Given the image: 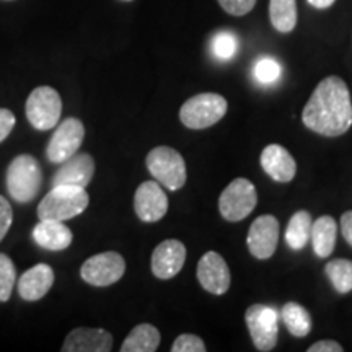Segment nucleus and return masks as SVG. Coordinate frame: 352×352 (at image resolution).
<instances>
[{
  "instance_id": "nucleus-1",
  "label": "nucleus",
  "mask_w": 352,
  "mask_h": 352,
  "mask_svg": "<svg viewBox=\"0 0 352 352\" xmlns=\"http://www.w3.org/2000/svg\"><path fill=\"white\" fill-rule=\"evenodd\" d=\"M302 121L324 138L346 134L352 126V100L346 82L336 76L323 78L303 108Z\"/></svg>"
},
{
  "instance_id": "nucleus-2",
  "label": "nucleus",
  "mask_w": 352,
  "mask_h": 352,
  "mask_svg": "<svg viewBox=\"0 0 352 352\" xmlns=\"http://www.w3.org/2000/svg\"><path fill=\"white\" fill-rule=\"evenodd\" d=\"M90 204V196L85 188L52 186L38 206L39 220H65L77 217Z\"/></svg>"
},
{
  "instance_id": "nucleus-3",
  "label": "nucleus",
  "mask_w": 352,
  "mask_h": 352,
  "mask_svg": "<svg viewBox=\"0 0 352 352\" xmlns=\"http://www.w3.org/2000/svg\"><path fill=\"white\" fill-rule=\"evenodd\" d=\"M43 171L38 160L28 153L15 157L7 168V191L13 201L28 204L38 196Z\"/></svg>"
},
{
  "instance_id": "nucleus-4",
  "label": "nucleus",
  "mask_w": 352,
  "mask_h": 352,
  "mask_svg": "<svg viewBox=\"0 0 352 352\" xmlns=\"http://www.w3.org/2000/svg\"><path fill=\"white\" fill-rule=\"evenodd\" d=\"M145 164L155 182L170 191H178L186 184V164L182 153L175 148L166 145L152 148L145 158Z\"/></svg>"
},
{
  "instance_id": "nucleus-5",
  "label": "nucleus",
  "mask_w": 352,
  "mask_h": 352,
  "mask_svg": "<svg viewBox=\"0 0 352 352\" xmlns=\"http://www.w3.org/2000/svg\"><path fill=\"white\" fill-rule=\"evenodd\" d=\"M227 100L219 94H199L186 100L179 109V120L188 129H206L226 116Z\"/></svg>"
},
{
  "instance_id": "nucleus-6",
  "label": "nucleus",
  "mask_w": 352,
  "mask_h": 352,
  "mask_svg": "<svg viewBox=\"0 0 352 352\" xmlns=\"http://www.w3.org/2000/svg\"><path fill=\"white\" fill-rule=\"evenodd\" d=\"M258 195L254 184L246 178H236L219 197L220 215L228 222H240L256 208Z\"/></svg>"
},
{
  "instance_id": "nucleus-7",
  "label": "nucleus",
  "mask_w": 352,
  "mask_h": 352,
  "mask_svg": "<svg viewBox=\"0 0 352 352\" xmlns=\"http://www.w3.org/2000/svg\"><path fill=\"white\" fill-rule=\"evenodd\" d=\"M63 100L52 87H38L26 100V118L38 131H50L60 120Z\"/></svg>"
},
{
  "instance_id": "nucleus-8",
  "label": "nucleus",
  "mask_w": 352,
  "mask_h": 352,
  "mask_svg": "<svg viewBox=\"0 0 352 352\" xmlns=\"http://www.w3.org/2000/svg\"><path fill=\"white\" fill-rule=\"evenodd\" d=\"M245 321L253 344L258 351L270 352L274 349L277 336H279V316L274 308L261 305V303L248 307Z\"/></svg>"
},
{
  "instance_id": "nucleus-9",
  "label": "nucleus",
  "mask_w": 352,
  "mask_h": 352,
  "mask_svg": "<svg viewBox=\"0 0 352 352\" xmlns=\"http://www.w3.org/2000/svg\"><path fill=\"white\" fill-rule=\"evenodd\" d=\"M126 272V261L120 253L104 252L88 258L80 267V276L87 284L107 287L121 279Z\"/></svg>"
},
{
  "instance_id": "nucleus-10",
  "label": "nucleus",
  "mask_w": 352,
  "mask_h": 352,
  "mask_svg": "<svg viewBox=\"0 0 352 352\" xmlns=\"http://www.w3.org/2000/svg\"><path fill=\"white\" fill-rule=\"evenodd\" d=\"M85 138V127L77 118H67L56 127L54 134L47 144L46 155L51 164H63L77 153Z\"/></svg>"
},
{
  "instance_id": "nucleus-11",
  "label": "nucleus",
  "mask_w": 352,
  "mask_h": 352,
  "mask_svg": "<svg viewBox=\"0 0 352 352\" xmlns=\"http://www.w3.org/2000/svg\"><path fill=\"white\" fill-rule=\"evenodd\" d=\"M277 241H279V222L274 215L266 214L254 220L246 239L250 253L254 258L270 259L276 252Z\"/></svg>"
},
{
  "instance_id": "nucleus-12",
  "label": "nucleus",
  "mask_w": 352,
  "mask_h": 352,
  "mask_svg": "<svg viewBox=\"0 0 352 352\" xmlns=\"http://www.w3.org/2000/svg\"><path fill=\"white\" fill-rule=\"evenodd\" d=\"M197 280L212 296H223L230 289V270L226 259L215 252H208L197 263Z\"/></svg>"
},
{
  "instance_id": "nucleus-13",
  "label": "nucleus",
  "mask_w": 352,
  "mask_h": 352,
  "mask_svg": "<svg viewBox=\"0 0 352 352\" xmlns=\"http://www.w3.org/2000/svg\"><path fill=\"white\" fill-rule=\"evenodd\" d=\"M134 210L142 222L152 223L165 217L168 197L158 182H144L134 195Z\"/></svg>"
},
{
  "instance_id": "nucleus-14",
  "label": "nucleus",
  "mask_w": 352,
  "mask_h": 352,
  "mask_svg": "<svg viewBox=\"0 0 352 352\" xmlns=\"http://www.w3.org/2000/svg\"><path fill=\"white\" fill-rule=\"evenodd\" d=\"M184 261H186V246L182 241H162L152 253L153 276L160 280H168L183 270Z\"/></svg>"
},
{
  "instance_id": "nucleus-15",
  "label": "nucleus",
  "mask_w": 352,
  "mask_h": 352,
  "mask_svg": "<svg viewBox=\"0 0 352 352\" xmlns=\"http://www.w3.org/2000/svg\"><path fill=\"white\" fill-rule=\"evenodd\" d=\"M95 175V160L88 153H74L63 162L52 178V186L87 188Z\"/></svg>"
},
{
  "instance_id": "nucleus-16",
  "label": "nucleus",
  "mask_w": 352,
  "mask_h": 352,
  "mask_svg": "<svg viewBox=\"0 0 352 352\" xmlns=\"http://www.w3.org/2000/svg\"><path fill=\"white\" fill-rule=\"evenodd\" d=\"M113 349L111 333L100 328H76L65 338L64 352H109Z\"/></svg>"
},
{
  "instance_id": "nucleus-17",
  "label": "nucleus",
  "mask_w": 352,
  "mask_h": 352,
  "mask_svg": "<svg viewBox=\"0 0 352 352\" xmlns=\"http://www.w3.org/2000/svg\"><path fill=\"white\" fill-rule=\"evenodd\" d=\"M261 166L274 182L289 183L297 173V164L283 145L271 144L261 152Z\"/></svg>"
},
{
  "instance_id": "nucleus-18",
  "label": "nucleus",
  "mask_w": 352,
  "mask_h": 352,
  "mask_svg": "<svg viewBox=\"0 0 352 352\" xmlns=\"http://www.w3.org/2000/svg\"><path fill=\"white\" fill-rule=\"evenodd\" d=\"M54 284V271L50 264L39 263L28 270L19 280V294L26 302H36L50 292Z\"/></svg>"
},
{
  "instance_id": "nucleus-19",
  "label": "nucleus",
  "mask_w": 352,
  "mask_h": 352,
  "mask_svg": "<svg viewBox=\"0 0 352 352\" xmlns=\"http://www.w3.org/2000/svg\"><path fill=\"white\" fill-rule=\"evenodd\" d=\"M33 240L47 252H64L72 243L74 235L60 220H39L33 228Z\"/></svg>"
},
{
  "instance_id": "nucleus-20",
  "label": "nucleus",
  "mask_w": 352,
  "mask_h": 352,
  "mask_svg": "<svg viewBox=\"0 0 352 352\" xmlns=\"http://www.w3.org/2000/svg\"><path fill=\"white\" fill-rule=\"evenodd\" d=\"M336 236H338V226L336 220L329 215H323V217L316 219L311 223V233L310 241L314 246V252L318 258H328L329 254L334 252L336 246Z\"/></svg>"
},
{
  "instance_id": "nucleus-21",
  "label": "nucleus",
  "mask_w": 352,
  "mask_h": 352,
  "mask_svg": "<svg viewBox=\"0 0 352 352\" xmlns=\"http://www.w3.org/2000/svg\"><path fill=\"white\" fill-rule=\"evenodd\" d=\"M160 331L153 324H138L122 342L121 352H153L160 346Z\"/></svg>"
},
{
  "instance_id": "nucleus-22",
  "label": "nucleus",
  "mask_w": 352,
  "mask_h": 352,
  "mask_svg": "<svg viewBox=\"0 0 352 352\" xmlns=\"http://www.w3.org/2000/svg\"><path fill=\"white\" fill-rule=\"evenodd\" d=\"M311 220L310 212L307 210H298L290 217L287 223V230H285V241H287L289 248L294 252H300L310 241L311 233Z\"/></svg>"
},
{
  "instance_id": "nucleus-23",
  "label": "nucleus",
  "mask_w": 352,
  "mask_h": 352,
  "mask_svg": "<svg viewBox=\"0 0 352 352\" xmlns=\"http://www.w3.org/2000/svg\"><path fill=\"white\" fill-rule=\"evenodd\" d=\"M271 23L279 33H290L297 25V0H271Z\"/></svg>"
},
{
  "instance_id": "nucleus-24",
  "label": "nucleus",
  "mask_w": 352,
  "mask_h": 352,
  "mask_svg": "<svg viewBox=\"0 0 352 352\" xmlns=\"http://www.w3.org/2000/svg\"><path fill=\"white\" fill-rule=\"evenodd\" d=\"M283 320L292 336L305 338L311 331V316L300 303H285L283 308Z\"/></svg>"
},
{
  "instance_id": "nucleus-25",
  "label": "nucleus",
  "mask_w": 352,
  "mask_h": 352,
  "mask_svg": "<svg viewBox=\"0 0 352 352\" xmlns=\"http://www.w3.org/2000/svg\"><path fill=\"white\" fill-rule=\"evenodd\" d=\"M329 283L334 290L340 294H347L352 290V261L349 259H331L327 266H324Z\"/></svg>"
},
{
  "instance_id": "nucleus-26",
  "label": "nucleus",
  "mask_w": 352,
  "mask_h": 352,
  "mask_svg": "<svg viewBox=\"0 0 352 352\" xmlns=\"http://www.w3.org/2000/svg\"><path fill=\"white\" fill-rule=\"evenodd\" d=\"M240 47V41L236 34L232 32H219L214 34L212 41H210V51L215 59L219 60H230L236 56Z\"/></svg>"
},
{
  "instance_id": "nucleus-27",
  "label": "nucleus",
  "mask_w": 352,
  "mask_h": 352,
  "mask_svg": "<svg viewBox=\"0 0 352 352\" xmlns=\"http://www.w3.org/2000/svg\"><path fill=\"white\" fill-rule=\"evenodd\" d=\"M280 72H283L280 64L272 57H261L253 67L254 78L263 85H271V83L279 80Z\"/></svg>"
},
{
  "instance_id": "nucleus-28",
  "label": "nucleus",
  "mask_w": 352,
  "mask_h": 352,
  "mask_svg": "<svg viewBox=\"0 0 352 352\" xmlns=\"http://www.w3.org/2000/svg\"><path fill=\"white\" fill-rule=\"evenodd\" d=\"M16 280L15 264L7 254L0 253V302H7L12 296Z\"/></svg>"
},
{
  "instance_id": "nucleus-29",
  "label": "nucleus",
  "mask_w": 352,
  "mask_h": 352,
  "mask_svg": "<svg viewBox=\"0 0 352 352\" xmlns=\"http://www.w3.org/2000/svg\"><path fill=\"white\" fill-rule=\"evenodd\" d=\"M171 352H206V344L196 334L184 333L176 338Z\"/></svg>"
},
{
  "instance_id": "nucleus-30",
  "label": "nucleus",
  "mask_w": 352,
  "mask_h": 352,
  "mask_svg": "<svg viewBox=\"0 0 352 352\" xmlns=\"http://www.w3.org/2000/svg\"><path fill=\"white\" fill-rule=\"evenodd\" d=\"M220 7L235 16H243L253 10L256 0H219Z\"/></svg>"
},
{
  "instance_id": "nucleus-31",
  "label": "nucleus",
  "mask_w": 352,
  "mask_h": 352,
  "mask_svg": "<svg viewBox=\"0 0 352 352\" xmlns=\"http://www.w3.org/2000/svg\"><path fill=\"white\" fill-rule=\"evenodd\" d=\"M13 222V210L10 202L6 197L0 196V241L6 239Z\"/></svg>"
},
{
  "instance_id": "nucleus-32",
  "label": "nucleus",
  "mask_w": 352,
  "mask_h": 352,
  "mask_svg": "<svg viewBox=\"0 0 352 352\" xmlns=\"http://www.w3.org/2000/svg\"><path fill=\"white\" fill-rule=\"evenodd\" d=\"M15 127V116L10 109L0 108V142H3Z\"/></svg>"
},
{
  "instance_id": "nucleus-33",
  "label": "nucleus",
  "mask_w": 352,
  "mask_h": 352,
  "mask_svg": "<svg viewBox=\"0 0 352 352\" xmlns=\"http://www.w3.org/2000/svg\"><path fill=\"white\" fill-rule=\"evenodd\" d=\"M308 352H342V346L340 342L331 341V340H324V341H318L315 344H311L307 349Z\"/></svg>"
},
{
  "instance_id": "nucleus-34",
  "label": "nucleus",
  "mask_w": 352,
  "mask_h": 352,
  "mask_svg": "<svg viewBox=\"0 0 352 352\" xmlns=\"http://www.w3.org/2000/svg\"><path fill=\"white\" fill-rule=\"evenodd\" d=\"M341 233L344 240L352 246V210L341 215Z\"/></svg>"
},
{
  "instance_id": "nucleus-35",
  "label": "nucleus",
  "mask_w": 352,
  "mask_h": 352,
  "mask_svg": "<svg viewBox=\"0 0 352 352\" xmlns=\"http://www.w3.org/2000/svg\"><path fill=\"white\" fill-rule=\"evenodd\" d=\"M307 2L315 8H328L331 7L336 0H307Z\"/></svg>"
},
{
  "instance_id": "nucleus-36",
  "label": "nucleus",
  "mask_w": 352,
  "mask_h": 352,
  "mask_svg": "<svg viewBox=\"0 0 352 352\" xmlns=\"http://www.w3.org/2000/svg\"><path fill=\"white\" fill-rule=\"evenodd\" d=\"M121 2H132V0H121Z\"/></svg>"
}]
</instances>
